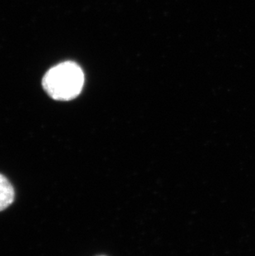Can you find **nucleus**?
I'll use <instances>...</instances> for the list:
<instances>
[{"instance_id":"f03ea898","label":"nucleus","mask_w":255,"mask_h":256,"mask_svg":"<svg viewBox=\"0 0 255 256\" xmlns=\"http://www.w3.org/2000/svg\"><path fill=\"white\" fill-rule=\"evenodd\" d=\"M14 200V189L2 174H0V212L8 208Z\"/></svg>"},{"instance_id":"f257e3e1","label":"nucleus","mask_w":255,"mask_h":256,"mask_svg":"<svg viewBox=\"0 0 255 256\" xmlns=\"http://www.w3.org/2000/svg\"><path fill=\"white\" fill-rule=\"evenodd\" d=\"M84 85L82 68L72 62L60 63L46 72L42 86L48 94L56 100L66 102L79 96Z\"/></svg>"}]
</instances>
